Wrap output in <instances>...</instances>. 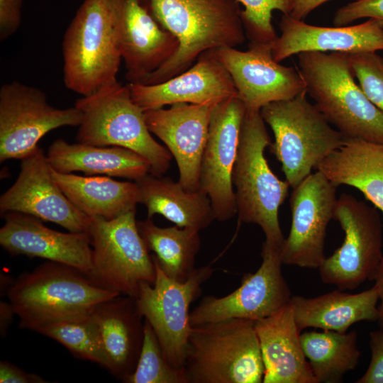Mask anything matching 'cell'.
I'll return each instance as SVG.
<instances>
[{"instance_id":"ab89813d","label":"cell","mask_w":383,"mask_h":383,"mask_svg":"<svg viewBox=\"0 0 383 383\" xmlns=\"http://www.w3.org/2000/svg\"><path fill=\"white\" fill-rule=\"evenodd\" d=\"M329 0H294L292 18L303 21L312 11Z\"/></svg>"},{"instance_id":"cb8c5ba5","label":"cell","mask_w":383,"mask_h":383,"mask_svg":"<svg viewBox=\"0 0 383 383\" xmlns=\"http://www.w3.org/2000/svg\"><path fill=\"white\" fill-rule=\"evenodd\" d=\"M91 313L109 362V370L124 382L135 369L143 342L144 321L136 299L118 295L96 305Z\"/></svg>"},{"instance_id":"74e56055","label":"cell","mask_w":383,"mask_h":383,"mask_svg":"<svg viewBox=\"0 0 383 383\" xmlns=\"http://www.w3.org/2000/svg\"><path fill=\"white\" fill-rule=\"evenodd\" d=\"M22 0H0V40L13 35L21 21Z\"/></svg>"},{"instance_id":"ac0fdd59","label":"cell","mask_w":383,"mask_h":383,"mask_svg":"<svg viewBox=\"0 0 383 383\" xmlns=\"http://www.w3.org/2000/svg\"><path fill=\"white\" fill-rule=\"evenodd\" d=\"M113 16L128 83H143L178 50V40L157 20L150 0H113Z\"/></svg>"},{"instance_id":"d590c367","label":"cell","mask_w":383,"mask_h":383,"mask_svg":"<svg viewBox=\"0 0 383 383\" xmlns=\"http://www.w3.org/2000/svg\"><path fill=\"white\" fill-rule=\"evenodd\" d=\"M372 18L383 21V0H357L340 8L335 13V26H348L355 20Z\"/></svg>"},{"instance_id":"603a6c76","label":"cell","mask_w":383,"mask_h":383,"mask_svg":"<svg viewBox=\"0 0 383 383\" xmlns=\"http://www.w3.org/2000/svg\"><path fill=\"white\" fill-rule=\"evenodd\" d=\"M265 366L264 383H317L304 353L291 301L255 321Z\"/></svg>"},{"instance_id":"b9f144b4","label":"cell","mask_w":383,"mask_h":383,"mask_svg":"<svg viewBox=\"0 0 383 383\" xmlns=\"http://www.w3.org/2000/svg\"><path fill=\"white\" fill-rule=\"evenodd\" d=\"M1 334L6 329L8 326L10 324L11 320L12 319L13 315H15V313L12 309L11 305L5 302H1Z\"/></svg>"},{"instance_id":"5bb4252c","label":"cell","mask_w":383,"mask_h":383,"mask_svg":"<svg viewBox=\"0 0 383 383\" xmlns=\"http://www.w3.org/2000/svg\"><path fill=\"white\" fill-rule=\"evenodd\" d=\"M337 187L321 171L310 174L290 195L292 224L282 244L283 264L318 269L326 259V229L337 201Z\"/></svg>"},{"instance_id":"83f0119b","label":"cell","mask_w":383,"mask_h":383,"mask_svg":"<svg viewBox=\"0 0 383 383\" xmlns=\"http://www.w3.org/2000/svg\"><path fill=\"white\" fill-rule=\"evenodd\" d=\"M136 183L148 218L159 214L180 228L199 232L216 220L210 199L200 189L189 191L178 181L150 173Z\"/></svg>"},{"instance_id":"44dd1931","label":"cell","mask_w":383,"mask_h":383,"mask_svg":"<svg viewBox=\"0 0 383 383\" xmlns=\"http://www.w3.org/2000/svg\"><path fill=\"white\" fill-rule=\"evenodd\" d=\"M0 229V245L12 255L40 257L74 267L88 276L92 267L91 237L87 233H62L33 216L7 212Z\"/></svg>"},{"instance_id":"3957f363","label":"cell","mask_w":383,"mask_h":383,"mask_svg":"<svg viewBox=\"0 0 383 383\" xmlns=\"http://www.w3.org/2000/svg\"><path fill=\"white\" fill-rule=\"evenodd\" d=\"M187 383H260L265 366L255 321L228 318L192 326Z\"/></svg>"},{"instance_id":"f546056e","label":"cell","mask_w":383,"mask_h":383,"mask_svg":"<svg viewBox=\"0 0 383 383\" xmlns=\"http://www.w3.org/2000/svg\"><path fill=\"white\" fill-rule=\"evenodd\" d=\"M300 341L317 383L341 382L358 365L360 352L355 331H306L300 334Z\"/></svg>"},{"instance_id":"836d02e7","label":"cell","mask_w":383,"mask_h":383,"mask_svg":"<svg viewBox=\"0 0 383 383\" xmlns=\"http://www.w3.org/2000/svg\"><path fill=\"white\" fill-rule=\"evenodd\" d=\"M243 6L242 20L250 43H273L277 35L272 24V13L289 15L294 0H238Z\"/></svg>"},{"instance_id":"8fae6325","label":"cell","mask_w":383,"mask_h":383,"mask_svg":"<svg viewBox=\"0 0 383 383\" xmlns=\"http://www.w3.org/2000/svg\"><path fill=\"white\" fill-rule=\"evenodd\" d=\"M151 257L156 279L153 284H140L135 298L137 305L153 329L167 361L175 368L183 370L192 328L189 307L214 270L210 265L196 268L186 281L181 282L169 277Z\"/></svg>"},{"instance_id":"7402d4cb","label":"cell","mask_w":383,"mask_h":383,"mask_svg":"<svg viewBox=\"0 0 383 383\" xmlns=\"http://www.w3.org/2000/svg\"><path fill=\"white\" fill-rule=\"evenodd\" d=\"M279 27L281 33L272 43V56L278 62L302 52L353 54L383 50V21L377 18L354 26L325 27L283 14Z\"/></svg>"},{"instance_id":"8d00e7d4","label":"cell","mask_w":383,"mask_h":383,"mask_svg":"<svg viewBox=\"0 0 383 383\" xmlns=\"http://www.w3.org/2000/svg\"><path fill=\"white\" fill-rule=\"evenodd\" d=\"M370 363L357 383H383V331L370 333Z\"/></svg>"},{"instance_id":"5b68a950","label":"cell","mask_w":383,"mask_h":383,"mask_svg":"<svg viewBox=\"0 0 383 383\" xmlns=\"http://www.w3.org/2000/svg\"><path fill=\"white\" fill-rule=\"evenodd\" d=\"M118 295L97 286L79 270L52 261L21 274L7 290L19 327L35 331L51 321L90 312Z\"/></svg>"},{"instance_id":"4fadbf2b","label":"cell","mask_w":383,"mask_h":383,"mask_svg":"<svg viewBox=\"0 0 383 383\" xmlns=\"http://www.w3.org/2000/svg\"><path fill=\"white\" fill-rule=\"evenodd\" d=\"M282 244L265 240L258 270L245 274L240 286L232 293L222 297H204L190 312L191 326L234 318L256 321L288 304L292 296L282 272Z\"/></svg>"},{"instance_id":"e0dca14e","label":"cell","mask_w":383,"mask_h":383,"mask_svg":"<svg viewBox=\"0 0 383 383\" xmlns=\"http://www.w3.org/2000/svg\"><path fill=\"white\" fill-rule=\"evenodd\" d=\"M47 155L38 145L21 160L20 172L0 197V211L19 212L57 223L72 233L89 232L90 217L77 209L55 181Z\"/></svg>"},{"instance_id":"1f68e13d","label":"cell","mask_w":383,"mask_h":383,"mask_svg":"<svg viewBox=\"0 0 383 383\" xmlns=\"http://www.w3.org/2000/svg\"><path fill=\"white\" fill-rule=\"evenodd\" d=\"M36 332L62 344L76 357L109 369L98 325L91 311L51 321L38 328Z\"/></svg>"},{"instance_id":"484cf974","label":"cell","mask_w":383,"mask_h":383,"mask_svg":"<svg viewBox=\"0 0 383 383\" xmlns=\"http://www.w3.org/2000/svg\"><path fill=\"white\" fill-rule=\"evenodd\" d=\"M47 158L51 167L63 173L82 172L87 175L122 177L136 182L150 173L147 160L118 146H96L57 139L50 145Z\"/></svg>"},{"instance_id":"f1b7e54d","label":"cell","mask_w":383,"mask_h":383,"mask_svg":"<svg viewBox=\"0 0 383 383\" xmlns=\"http://www.w3.org/2000/svg\"><path fill=\"white\" fill-rule=\"evenodd\" d=\"M52 173L67 198L89 217L112 219L135 210L136 205L140 204L136 182L117 181L109 176H80L57 172L53 168Z\"/></svg>"},{"instance_id":"f35d334b","label":"cell","mask_w":383,"mask_h":383,"mask_svg":"<svg viewBox=\"0 0 383 383\" xmlns=\"http://www.w3.org/2000/svg\"><path fill=\"white\" fill-rule=\"evenodd\" d=\"M1 383H45L48 381L36 374L28 373L8 361L0 362Z\"/></svg>"},{"instance_id":"277c9868","label":"cell","mask_w":383,"mask_h":383,"mask_svg":"<svg viewBox=\"0 0 383 383\" xmlns=\"http://www.w3.org/2000/svg\"><path fill=\"white\" fill-rule=\"evenodd\" d=\"M80 111L77 142L96 146H118L143 156L150 173L162 176L169 170L172 155L152 136L144 111L133 101L128 83L118 81L78 99Z\"/></svg>"},{"instance_id":"7a4b0ae2","label":"cell","mask_w":383,"mask_h":383,"mask_svg":"<svg viewBox=\"0 0 383 383\" xmlns=\"http://www.w3.org/2000/svg\"><path fill=\"white\" fill-rule=\"evenodd\" d=\"M297 65L306 94L331 125L346 138L383 143V111L355 81L347 53L302 52Z\"/></svg>"},{"instance_id":"d6986e66","label":"cell","mask_w":383,"mask_h":383,"mask_svg":"<svg viewBox=\"0 0 383 383\" xmlns=\"http://www.w3.org/2000/svg\"><path fill=\"white\" fill-rule=\"evenodd\" d=\"M216 104L177 103L168 109L144 112L150 132L164 143L175 159L178 182L187 190L199 189L201 161Z\"/></svg>"},{"instance_id":"52a82bcc","label":"cell","mask_w":383,"mask_h":383,"mask_svg":"<svg viewBox=\"0 0 383 383\" xmlns=\"http://www.w3.org/2000/svg\"><path fill=\"white\" fill-rule=\"evenodd\" d=\"M63 80L82 96L117 82L122 60L113 16V0H84L62 41Z\"/></svg>"},{"instance_id":"8992f818","label":"cell","mask_w":383,"mask_h":383,"mask_svg":"<svg viewBox=\"0 0 383 383\" xmlns=\"http://www.w3.org/2000/svg\"><path fill=\"white\" fill-rule=\"evenodd\" d=\"M270 143L260 111L246 109L232 182L235 187L238 221L258 225L266 240L283 243L279 209L290 186L278 178L268 165L265 150Z\"/></svg>"},{"instance_id":"d4e9b609","label":"cell","mask_w":383,"mask_h":383,"mask_svg":"<svg viewBox=\"0 0 383 383\" xmlns=\"http://www.w3.org/2000/svg\"><path fill=\"white\" fill-rule=\"evenodd\" d=\"M378 301L379 292L374 284L357 294L337 289L313 298L292 296L291 299L300 331L313 328L342 333L359 321H378Z\"/></svg>"},{"instance_id":"ba28073f","label":"cell","mask_w":383,"mask_h":383,"mask_svg":"<svg viewBox=\"0 0 383 383\" xmlns=\"http://www.w3.org/2000/svg\"><path fill=\"white\" fill-rule=\"evenodd\" d=\"M260 113L274 137L270 152L281 163L285 180L292 188L346 139L308 101L306 93L270 103Z\"/></svg>"},{"instance_id":"d6a6232c","label":"cell","mask_w":383,"mask_h":383,"mask_svg":"<svg viewBox=\"0 0 383 383\" xmlns=\"http://www.w3.org/2000/svg\"><path fill=\"white\" fill-rule=\"evenodd\" d=\"M126 383H187L183 370L167 361L150 324L144 319V337L134 372Z\"/></svg>"},{"instance_id":"4316f807","label":"cell","mask_w":383,"mask_h":383,"mask_svg":"<svg viewBox=\"0 0 383 383\" xmlns=\"http://www.w3.org/2000/svg\"><path fill=\"white\" fill-rule=\"evenodd\" d=\"M316 168L337 187L358 189L383 214V143L346 138Z\"/></svg>"},{"instance_id":"ffe728a7","label":"cell","mask_w":383,"mask_h":383,"mask_svg":"<svg viewBox=\"0 0 383 383\" xmlns=\"http://www.w3.org/2000/svg\"><path fill=\"white\" fill-rule=\"evenodd\" d=\"M133 101L144 112L177 103H220L238 96L229 73L212 50L183 72L160 83H128Z\"/></svg>"},{"instance_id":"60d3db41","label":"cell","mask_w":383,"mask_h":383,"mask_svg":"<svg viewBox=\"0 0 383 383\" xmlns=\"http://www.w3.org/2000/svg\"><path fill=\"white\" fill-rule=\"evenodd\" d=\"M374 281V285L377 287L379 292V300L380 304L378 306L379 309V324L383 327V256L382 258L374 272V274L372 279Z\"/></svg>"},{"instance_id":"e575fe53","label":"cell","mask_w":383,"mask_h":383,"mask_svg":"<svg viewBox=\"0 0 383 383\" xmlns=\"http://www.w3.org/2000/svg\"><path fill=\"white\" fill-rule=\"evenodd\" d=\"M348 55L352 72L362 90L383 111V57L376 52Z\"/></svg>"},{"instance_id":"6da1fadb","label":"cell","mask_w":383,"mask_h":383,"mask_svg":"<svg viewBox=\"0 0 383 383\" xmlns=\"http://www.w3.org/2000/svg\"><path fill=\"white\" fill-rule=\"evenodd\" d=\"M154 16L178 40L176 54L143 82H165L189 68L204 52L237 48L246 39L238 0H150Z\"/></svg>"},{"instance_id":"30bf717a","label":"cell","mask_w":383,"mask_h":383,"mask_svg":"<svg viewBox=\"0 0 383 383\" xmlns=\"http://www.w3.org/2000/svg\"><path fill=\"white\" fill-rule=\"evenodd\" d=\"M333 219L343 231L344 239L318 268L321 279L343 291L353 290L372 280L383 256L379 210L343 193L337 199Z\"/></svg>"},{"instance_id":"9c48e42d","label":"cell","mask_w":383,"mask_h":383,"mask_svg":"<svg viewBox=\"0 0 383 383\" xmlns=\"http://www.w3.org/2000/svg\"><path fill=\"white\" fill-rule=\"evenodd\" d=\"M90 219L92 267L87 277L100 287L136 298L142 283H155L156 271L138 232L135 210L112 219Z\"/></svg>"},{"instance_id":"9a60e30c","label":"cell","mask_w":383,"mask_h":383,"mask_svg":"<svg viewBox=\"0 0 383 383\" xmlns=\"http://www.w3.org/2000/svg\"><path fill=\"white\" fill-rule=\"evenodd\" d=\"M245 106L238 96L214 107L201 157L199 189L209 197L216 220L226 221L237 214L232 174L237 157Z\"/></svg>"},{"instance_id":"7c38bea8","label":"cell","mask_w":383,"mask_h":383,"mask_svg":"<svg viewBox=\"0 0 383 383\" xmlns=\"http://www.w3.org/2000/svg\"><path fill=\"white\" fill-rule=\"evenodd\" d=\"M80 111L74 106L57 109L40 89L17 81L0 88V162L31 152L48 133L79 126Z\"/></svg>"},{"instance_id":"4dcf8cb0","label":"cell","mask_w":383,"mask_h":383,"mask_svg":"<svg viewBox=\"0 0 383 383\" xmlns=\"http://www.w3.org/2000/svg\"><path fill=\"white\" fill-rule=\"evenodd\" d=\"M137 227L148 251L169 277L182 282L192 275L201 245L199 231L176 225L162 228L150 218L137 221Z\"/></svg>"},{"instance_id":"2e32d148","label":"cell","mask_w":383,"mask_h":383,"mask_svg":"<svg viewBox=\"0 0 383 383\" xmlns=\"http://www.w3.org/2000/svg\"><path fill=\"white\" fill-rule=\"evenodd\" d=\"M272 43H249L245 51L229 47L212 50L231 77L247 110L260 111L270 103L306 93L297 68L274 59Z\"/></svg>"}]
</instances>
